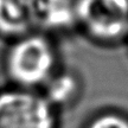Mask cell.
Returning a JSON list of instances; mask_svg holds the SVG:
<instances>
[{
    "label": "cell",
    "instance_id": "1",
    "mask_svg": "<svg viewBox=\"0 0 128 128\" xmlns=\"http://www.w3.org/2000/svg\"><path fill=\"white\" fill-rule=\"evenodd\" d=\"M5 66L18 88H43L57 72L55 45L48 36L37 31L17 38L6 54Z\"/></svg>",
    "mask_w": 128,
    "mask_h": 128
},
{
    "label": "cell",
    "instance_id": "2",
    "mask_svg": "<svg viewBox=\"0 0 128 128\" xmlns=\"http://www.w3.org/2000/svg\"><path fill=\"white\" fill-rule=\"evenodd\" d=\"M77 28L103 44L128 38V0H80Z\"/></svg>",
    "mask_w": 128,
    "mask_h": 128
},
{
    "label": "cell",
    "instance_id": "3",
    "mask_svg": "<svg viewBox=\"0 0 128 128\" xmlns=\"http://www.w3.org/2000/svg\"><path fill=\"white\" fill-rule=\"evenodd\" d=\"M50 102L36 90L16 88L0 92V128H54Z\"/></svg>",
    "mask_w": 128,
    "mask_h": 128
},
{
    "label": "cell",
    "instance_id": "4",
    "mask_svg": "<svg viewBox=\"0 0 128 128\" xmlns=\"http://www.w3.org/2000/svg\"><path fill=\"white\" fill-rule=\"evenodd\" d=\"M38 28V0H0V36L17 39Z\"/></svg>",
    "mask_w": 128,
    "mask_h": 128
},
{
    "label": "cell",
    "instance_id": "5",
    "mask_svg": "<svg viewBox=\"0 0 128 128\" xmlns=\"http://www.w3.org/2000/svg\"><path fill=\"white\" fill-rule=\"evenodd\" d=\"M80 0H38L39 28L64 32L77 28Z\"/></svg>",
    "mask_w": 128,
    "mask_h": 128
},
{
    "label": "cell",
    "instance_id": "6",
    "mask_svg": "<svg viewBox=\"0 0 128 128\" xmlns=\"http://www.w3.org/2000/svg\"><path fill=\"white\" fill-rule=\"evenodd\" d=\"M42 95L50 102V104H64L70 102L78 92V80L71 72H57L44 87Z\"/></svg>",
    "mask_w": 128,
    "mask_h": 128
},
{
    "label": "cell",
    "instance_id": "7",
    "mask_svg": "<svg viewBox=\"0 0 128 128\" xmlns=\"http://www.w3.org/2000/svg\"><path fill=\"white\" fill-rule=\"evenodd\" d=\"M89 128H128V121L115 114H106L95 119Z\"/></svg>",
    "mask_w": 128,
    "mask_h": 128
}]
</instances>
